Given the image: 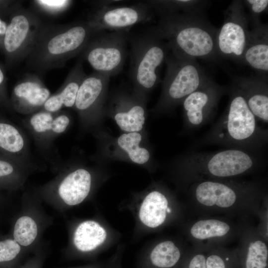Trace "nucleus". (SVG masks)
I'll return each instance as SVG.
<instances>
[{
	"label": "nucleus",
	"mask_w": 268,
	"mask_h": 268,
	"mask_svg": "<svg viewBox=\"0 0 268 268\" xmlns=\"http://www.w3.org/2000/svg\"><path fill=\"white\" fill-rule=\"evenodd\" d=\"M227 108L209 131L198 142L254 152L267 145L268 131L259 126L240 87L233 81L229 89Z\"/></svg>",
	"instance_id": "1"
},
{
	"label": "nucleus",
	"mask_w": 268,
	"mask_h": 268,
	"mask_svg": "<svg viewBox=\"0 0 268 268\" xmlns=\"http://www.w3.org/2000/svg\"><path fill=\"white\" fill-rule=\"evenodd\" d=\"M99 32L86 20L62 24L43 22L25 60L26 67L37 74L63 67L68 60L80 55Z\"/></svg>",
	"instance_id": "2"
},
{
	"label": "nucleus",
	"mask_w": 268,
	"mask_h": 268,
	"mask_svg": "<svg viewBox=\"0 0 268 268\" xmlns=\"http://www.w3.org/2000/svg\"><path fill=\"white\" fill-rule=\"evenodd\" d=\"M202 11L164 13L156 15L155 26L166 41L170 51L180 59L217 62V29L207 21Z\"/></svg>",
	"instance_id": "3"
},
{
	"label": "nucleus",
	"mask_w": 268,
	"mask_h": 268,
	"mask_svg": "<svg viewBox=\"0 0 268 268\" xmlns=\"http://www.w3.org/2000/svg\"><path fill=\"white\" fill-rule=\"evenodd\" d=\"M262 152L226 148L213 152H193L179 161L178 174L186 185L201 180L236 179L262 169Z\"/></svg>",
	"instance_id": "4"
},
{
	"label": "nucleus",
	"mask_w": 268,
	"mask_h": 268,
	"mask_svg": "<svg viewBox=\"0 0 268 268\" xmlns=\"http://www.w3.org/2000/svg\"><path fill=\"white\" fill-rule=\"evenodd\" d=\"M189 186L191 201L204 212L229 214L255 212L266 198L262 185L255 181L205 180Z\"/></svg>",
	"instance_id": "5"
},
{
	"label": "nucleus",
	"mask_w": 268,
	"mask_h": 268,
	"mask_svg": "<svg viewBox=\"0 0 268 268\" xmlns=\"http://www.w3.org/2000/svg\"><path fill=\"white\" fill-rule=\"evenodd\" d=\"M131 45L129 77L134 95L143 100L146 93L161 81L160 70L170 49L155 26L128 34Z\"/></svg>",
	"instance_id": "6"
},
{
	"label": "nucleus",
	"mask_w": 268,
	"mask_h": 268,
	"mask_svg": "<svg viewBox=\"0 0 268 268\" xmlns=\"http://www.w3.org/2000/svg\"><path fill=\"white\" fill-rule=\"evenodd\" d=\"M165 62L167 68L162 93L154 110L158 113L170 112L188 95L212 80L196 60L180 59L171 54Z\"/></svg>",
	"instance_id": "7"
},
{
	"label": "nucleus",
	"mask_w": 268,
	"mask_h": 268,
	"mask_svg": "<svg viewBox=\"0 0 268 268\" xmlns=\"http://www.w3.org/2000/svg\"><path fill=\"white\" fill-rule=\"evenodd\" d=\"M129 31H103L94 35L80 54L95 71L111 77L122 70L128 54Z\"/></svg>",
	"instance_id": "8"
},
{
	"label": "nucleus",
	"mask_w": 268,
	"mask_h": 268,
	"mask_svg": "<svg viewBox=\"0 0 268 268\" xmlns=\"http://www.w3.org/2000/svg\"><path fill=\"white\" fill-rule=\"evenodd\" d=\"M241 1H233L224 13V23L217 32L216 47L219 58L243 62L250 31L248 26L249 17Z\"/></svg>",
	"instance_id": "9"
},
{
	"label": "nucleus",
	"mask_w": 268,
	"mask_h": 268,
	"mask_svg": "<svg viewBox=\"0 0 268 268\" xmlns=\"http://www.w3.org/2000/svg\"><path fill=\"white\" fill-rule=\"evenodd\" d=\"M12 14L4 33L3 45L6 53L17 62L25 60L30 53L43 22L36 12L23 6Z\"/></svg>",
	"instance_id": "10"
},
{
	"label": "nucleus",
	"mask_w": 268,
	"mask_h": 268,
	"mask_svg": "<svg viewBox=\"0 0 268 268\" xmlns=\"http://www.w3.org/2000/svg\"><path fill=\"white\" fill-rule=\"evenodd\" d=\"M155 14L147 0L131 5H115L95 9L86 21L97 31H127L139 23L149 22Z\"/></svg>",
	"instance_id": "11"
},
{
	"label": "nucleus",
	"mask_w": 268,
	"mask_h": 268,
	"mask_svg": "<svg viewBox=\"0 0 268 268\" xmlns=\"http://www.w3.org/2000/svg\"><path fill=\"white\" fill-rule=\"evenodd\" d=\"M180 208L174 198L167 191L156 188L145 195L134 208L138 225L143 230H159L180 215Z\"/></svg>",
	"instance_id": "12"
},
{
	"label": "nucleus",
	"mask_w": 268,
	"mask_h": 268,
	"mask_svg": "<svg viewBox=\"0 0 268 268\" xmlns=\"http://www.w3.org/2000/svg\"><path fill=\"white\" fill-rule=\"evenodd\" d=\"M229 89L212 80L188 95L183 101L184 124L190 132L199 129L213 118L220 98Z\"/></svg>",
	"instance_id": "13"
},
{
	"label": "nucleus",
	"mask_w": 268,
	"mask_h": 268,
	"mask_svg": "<svg viewBox=\"0 0 268 268\" xmlns=\"http://www.w3.org/2000/svg\"><path fill=\"white\" fill-rule=\"evenodd\" d=\"M51 95L38 74L27 73L14 87L12 102L18 113L31 115L41 110Z\"/></svg>",
	"instance_id": "14"
},
{
	"label": "nucleus",
	"mask_w": 268,
	"mask_h": 268,
	"mask_svg": "<svg viewBox=\"0 0 268 268\" xmlns=\"http://www.w3.org/2000/svg\"><path fill=\"white\" fill-rule=\"evenodd\" d=\"M110 78L96 71L86 75L77 92L73 107L82 118H88L103 111Z\"/></svg>",
	"instance_id": "15"
},
{
	"label": "nucleus",
	"mask_w": 268,
	"mask_h": 268,
	"mask_svg": "<svg viewBox=\"0 0 268 268\" xmlns=\"http://www.w3.org/2000/svg\"><path fill=\"white\" fill-rule=\"evenodd\" d=\"M113 240L110 229L99 221L86 220L74 230L72 243L80 256H91L106 249Z\"/></svg>",
	"instance_id": "16"
},
{
	"label": "nucleus",
	"mask_w": 268,
	"mask_h": 268,
	"mask_svg": "<svg viewBox=\"0 0 268 268\" xmlns=\"http://www.w3.org/2000/svg\"><path fill=\"white\" fill-rule=\"evenodd\" d=\"M230 221L221 218H202L196 221L188 228V236L197 246L212 248L240 234Z\"/></svg>",
	"instance_id": "17"
},
{
	"label": "nucleus",
	"mask_w": 268,
	"mask_h": 268,
	"mask_svg": "<svg viewBox=\"0 0 268 268\" xmlns=\"http://www.w3.org/2000/svg\"><path fill=\"white\" fill-rule=\"evenodd\" d=\"M187 255L178 242L162 240L144 253L138 261V268H177Z\"/></svg>",
	"instance_id": "18"
},
{
	"label": "nucleus",
	"mask_w": 268,
	"mask_h": 268,
	"mask_svg": "<svg viewBox=\"0 0 268 268\" xmlns=\"http://www.w3.org/2000/svg\"><path fill=\"white\" fill-rule=\"evenodd\" d=\"M114 119L119 127L127 133L138 132L145 122V111L142 100L119 93L112 103Z\"/></svg>",
	"instance_id": "19"
},
{
	"label": "nucleus",
	"mask_w": 268,
	"mask_h": 268,
	"mask_svg": "<svg viewBox=\"0 0 268 268\" xmlns=\"http://www.w3.org/2000/svg\"><path fill=\"white\" fill-rule=\"evenodd\" d=\"M86 75L83 59L80 57L69 70L62 86L50 95L41 110L54 113L64 107H73L77 92Z\"/></svg>",
	"instance_id": "20"
},
{
	"label": "nucleus",
	"mask_w": 268,
	"mask_h": 268,
	"mask_svg": "<svg viewBox=\"0 0 268 268\" xmlns=\"http://www.w3.org/2000/svg\"><path fill=\"white\" fill-rule=\"evenodd\" d=\"M237 250L240 268H267L268 248L262 235L255 230L242 229Z\"/></svg>",
	"instance_id": "21"
},
{
	"label": "nucleus",
	"mask_w": 268,
	"mask_h": 268,
	"mask_svg": "<svg viewBox=\"0 0 268 268\" xmlns=\"http://www.w3.org/2000/svg\"><path fill=\"white\" fill-rule=\"evenodd\" d=\"M92 185L90 172L82 168L68 172L57 188L59 197L67 205L75 206L82 202L89 196Z\"/></svg>",
	"instance_id": "22"
},
{
	"label": "nucleus",
	"mask_w": 268,
	"mask_h": 268,
	"mask_svg": "<svg viewBox=\"0 0 268 268\" xmlns=\"http://www.w3.org/2000/svg\"><path fill=\"white\" fill-rule=\"evenodd\" d=\"M243 92L247 105L256 117L268 122V88L267 78L239 77L234 80Z\"/></svg>",
	"instance_id": "23"
},
{
	"label": "nucleus",
	"mask_w": 268,
	"mask_h": 268,
	"mask_svg": "<svg viewBox=\"0 0 268 268\" xmlns=\"http://www.w3.org/2000/svg\"><path fill=\"white\" fill-rule=\"evenodd\" d=\"M243 63L267 77L268 71V32L267 25L260 23L249 31Z\"/></svg>",
	"instance_id": "24"
},
{
	"label": "nucleus",
	"mask_w": 268,
	"mask_h": 268,
	"mask_svg": "<svg viewBox=\"0 0 268 268\" xmlns=\"http://www.w3.org/2000/svg\"><path fill=\"white\" fill-rule=\"evenodd\" d=\"M27 148V142L22 132L11 124L0 122V148L20 156L26 161Z\"/></svg>",
	"instance_id": "25"
},
{
	"label": "nucleus",
	"mask_w": 268,
	"mask_h": 268,
	"mask_svg": "<svg viewBox=\"0 0 268 268\" xmlns=\"http://www.w3.org/2000/svg\"><path fill=\"white\" fill-rule=\"evenodd\" d=\"M141 135L138 132L127 133L118 139L119 146L126 151L130 159L135 163L143 164L150 158V153L145 148L140 147Z\"/></svg>",
	"instance_id": "26"
},
{
	"label": "nucleus",
	"mask_w": 268,
	"mask_h": 268,
	"mask_svg": "<svg viewBox=\"0 0 268 268\" xmlns=\"http://www.w3.org/2000/svg\"><path fill=\"white\" fill-rule=\"evenodd\" d=\"M56 113L40 110L30 115L27 125L34 136L40 140L53 138V121Z\"/></svg>",
	"instance_id": "27"
},
{
	"label": "nucleus",
	"mask_w": 268,
	"mask_h": 268,
	"mask_svg": "<svg viewBox=\"0 0 268 268\" xmlns=\"http://www.w3.org/2000/svg\"><path fill=\"white\" fill-rule=\"evenodd\" d=\"M206 268H240L237 251L230 252L217 246L206 254Z\"/></svg>",
	"instance_id": "28"
},
{
	"label": "nucleus",
	"mask_w": 268,
	"mask_h": 268,
	"mask_svg": "<svg viewBox=\"0 0 268 268\" xmlns=\"http://www.w3.org/2000/svg\"><path fill=\"white\" fill-rule=\"evenodd\" d=\"M38 234L37 225L31 217L24 215L16 221L13 230V238L20 246L31 245Z\"/></svg>",
	"instance_id": "29"
},
{
	"label": "nucleus",
	"mask_w": 268,
	"mask_h": 268,
	"mask_svg": "<svg viewBox=\"0 0 268 268\" xmlns=\"http://www.w3.org/2000/svg\"><path fill=\"white\" fill-rule=\"evenodd\" d=\"M73 1L69 0H33L35 8L39 12L49 16H57L67 11Z\"/></svg>",
	"instance_id": "30"
},
{
	"label": "nucleus",
	"mask_w": 268,
	"mask_h": 268,
	"mask_svg": "<svg viewBox=\"0 0 268 268\" xmlns=\"http://www.w3.org/2000/svg\"><path fill=\"white\" fill-rule=\"evenodd\" d=\"M20 251V245L14 239L0 241V264L13 261Z\"/></svg>",
	"instance_id": "31"
},
{
	"label": "nucleus",
	"mask_w": 268,
	"mask_h": 268,
	"mask_svg": "<svg viewBox=\"0 0 268 268\" xmlns=\"http://www.w3.org/2000/svg\"><path fill=\"white\" fill-rule=\"evenodd\" d=\"M205 261L206 254L198 251L188 254L177 268H206Z\"/></svg>",
	"instance_id": "32"
},
{
	"label": "nucleus",
	"mask_w": 268,
	"mask_h": 268,
	"mask_svg": "<svg viewBox=\"0 0 268 268\" xmlns=\"http://www.w3.org/2000/svg\"><path fill=\"white\" fill-rule=\"evenodd\" d=\"M244 3L249 8L250 17L253 20L255 26L260 24L259 15L267 9L268 6V0H247Z\"/></svg>",
	"instance_id": "33"
},
{
	"label": "nucleus",
	"mask_w": 268,
	"mask_h": 268,
	"mask_svg": "<svg viewBox=\"0 0 268 268\" xmlns=\"http://www.w3.org/2000/svg\"><path fill=\"white\" fill-rule=\"evenodd\" d=\"M70 121L69 116L65 112L60 111L56 113L52 129L53 137L64 133L67 129Z\"/></svg>",
	"instance_id": "34"
},
{
	"label": "nucleus",
	"mask_w": 268,
	"mask_h": 268,
	"mask_svg": "<svg viewBox=\"0 0 268 268\" xmlns=\"http://www.w3.org/2000/svg\"><path fill=\"white\" fill-rule=\"evenodd\" d=\"M123 251V247H119L116 252L105 263V268H122V256Z\"/></svg>",
	"instance_id": "35"
},
{
	"label": "nucleus",
	"mask_w": 268,
	"mask_h": 268,
	"mask_svg": "<svg viewBox=\"0 0 268 268\" xmlns=\"http://www.w3.org/2000/svg\"><path fill=\"white\" fill-rule=\"evenodd\" d=\"M16 171L14 164L9 161L0 159V178L9 176Z\"/></svg>",
	"instance_id": "36"
},
{
	"label": "nucleus",
	"mask_w": 268,
	"mask_h": 268,
	"mask_svg": "<svg viewBox=\"0 0 268 268\" xmlns=\"http://www.w3.org/2000/svg\"><path fill=\"white\" fill-rule=\"evenodd\" d=\"M123 2L122 0H98V1H93L91 2L92 5L95 7V9L101 8L105 6H109L110 5H113L114 3H118L120 2Z\"/></svg>",
	"instance_id": "37"
},
{
	"label": "nucleus",
	"mask_w": 268,
	"mask_h": 268,
	"mask_svg": "<svg viewBox=\"0 0 268 268\" xmlns=\"http://www.w3.org/2000/svg\"><path fill=\"white\" fill-rule=\"evenodd\" d=\"M22 268H40L39 261L37 260L31 261L22 267Z\"/></svg>",
	"instance_id": "38"
},
{
	"label": "nucleus",
	"mask_w": 268,
	"mask_h": 268,
	"mask_svg": "<svg viewBox=\"0 0 268 268\" xmlns=\"http://www.w3.org/2000/svg\"><path fill=\"white\" fill-rule=\"evenodd\" d=\"M71 268H105V264L100 263Z\"/></svg>",
	"instance_id": "39"
},
{
	"label": "nucleus",
	"mask_w": 268,
	"mask_h": 268,
	"mask_svg": "<svg viewBox=\"0 0 268 268\" xmlns=\"http://www.w3.org/2000/svg\"><path fill=\"white\" fill-rule=\"evenodd\" d=\"M6 28V24L0 19V34H4Z\"/></svg>",
	"instance_id": "40"
},
{
	"label": "nucleus",
	"mask_w": 268,
	"mask_h": 268,
	"mask_svg": "<svg viewBox=\"0 0 268 268\" xmlns=\"http://www.w3.org/2000/svg\"><path fill=\"white\" fill-rule=\"evenodd\" d=\"M4 80V74L1 70V69L0 68V86H1Z\"/></svg>",
	"instance_id": "41"
}]
</instances>
